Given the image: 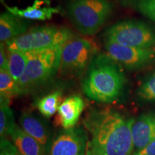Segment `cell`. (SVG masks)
Returning <instances> with one entry per match:
<instances>
[{
    "label": "cell",
    "instance_id": "cell-1",
    "mask_svg": "<svg viewBox=\"0 0 155 155\" xmlns=\"http://www.w3.org/2000/svg\"><path fill=\"white\" fill-rule=\"evenodd\" d=\"M134 121L111 108H95L88 112L83 120L90 134L86 155H133Z\"/></svg>",
    "mask_w": 155,
    "mask_h": 155
},
{
    "label": "cell",
    "instance_id": "cell-2",
    "mask_svg": "<svg viewBox=\"0 0 155 155\" xmlns=\"http://www.w3.org/2000/svg\"><path fill=\"white\" fill-rule=\"evenodd\" d=\"M127 78L121 65L106 53H98L86 70L81 88L88 98L112 104L123 96Z\"/></svg>",
    "mask_w": 155,
    "mask_h": 155
},
{
    "label": "cell",
    "instance_id": "cell-3",
    "mask_svg": "<svg viewBox=\"0 0 155 155\" xmlns=\"http://www.w3.org/2000/svg\"><path fill=\"white\" fill-rule=\"evenodd\" d=\"M63 46L28 52V65L18 83L19 95L31 93L49 82L59 71Z\"/></svg>",
    "mask_w": 155,
    "mask_h": 155
},
{
    "label": "cell",
    "instance_id": "cell-4",
    "mask_svg": "<svg viewBox=\"0 0 155 155\" xmlns=\"http://www.w3.org/2000/svg\"><path fill=\"white\" fill-rule=\"evenodd\" d=\"M67 12L71 22L81 34H96L113 12L108 0H71Z\"/></svg>",
    "mask_w": 155,
    "mask_h": 155
},
{
    "label": "cell",
    "instance_id": "cell-5",
    "mask_svg": "<svg viewBox=\"0 0 155 155\" xmlns=\"http://www.w3.org/2000/svg\"><path fill=\"white\" fill-rule=\"evenodd\" d=\"M72 38L73 33L68 28L45 25L31 28L5 45L8 51L28 53L63 46Z\"/></svg>",
    "mask_w": 155,
    "mask_h": 155
},
{
    "label": "cell",
    "instance_id": "cell-6",
    "mask_svg": "<svg viewBox=\"0 0 155 155\" xmlns=\"http://www.w3.org/2000/svg\"><path fill=\"white\" fill-rule=\"evenodd\" d=\"M104 40L127 47L150 49L155 43V30L141 20L126 19L108 28L104 33Z\"/></svg>",
    "mask_w": 155,
    "mask_h": 155
},
{
    "label": "cell",
    "instance_id": "cell-7",
    "mask_svg": "<svg viewBox=\"0 0 155 155\" xmlns=\"http://www.w3.org/2000/svg\"><path fill=\"white\" fill-rule=\"evenodd\" d=\"M98 53V48L93 40L73 38L62 48L58 72L65 76H78Z\"/></svg>",
    "mask_w": 155,
    "mask_h": 155
},
{
    "label": "cell",
    "instance_id": "cell-8",
    "mask_svg": "<svg viewBox=\"0 0 155 155\" xmlns=\"http://www.w3.org/2000/svg\"><path fill=\"white\" fill-rule=\"evenodd\" d=\"M104 46L106 54L111 59L129 71L144 68L155 60V51L152 48L140 49L106 41Z\"/></svg>",
    "mask_w": 155,
    "mask_h": 155
},
{
    "label": "cell",
    "instance_id": "cell-9",
    "mask_svg": "<svg viewBox=\"0 0 155 155\" xmlns=\"http://www.w3.org/2000/svg\"><path fill=\"white\" fill-rule=\"evenodd\" d=\"M88 137L82 128L64 129L56 136L48 155H86Z\"/></svg>",
    "mask_w": 155,
    "mask_h": 155
},
{
    "label": "cell",
    "instance_id": "cell-10",
    "mask_svg": "<svg viewBox=\"0 0 155 155\" xmlns=\"http://www.w3.org/2000/svg\"><path fill=\"white\" fill-rule=\"evenodd\" d=\"M20 127L44 149L45 152L50 150L53 142L51 132L45 121L30 111H24L19 119Z\"/></svg>",
    "mask_w": 155,
    "mask_h": 155
},
{
    "label": "cell",
    "instance_id": "cell-11",
    "mask_svg": "<svg viewBox=\"0 0 155 155\" xmlns=\"http://www.w3.org/2000/svg\"><path fill=\"white\" fill-rule=\"evenodd\" d=\"M131 133L134 153L150 144L155 138V111L141 114L134 119Z\"/></svg>",
    "mask_w": 155,
    "mask_h": 155
},
{
    "label": "cell",
    "instance_id": "cell-12",
    "mask_svg": "<svg viewBox=\"0 0 155 155\" xmlns=\"http://www.w3.org/2000/svg\"><path fill=\"white\" fill-rule=\"evenodd\" d=\"M2 2L7 9V11L22 19L30 20L45 21L50 19L53 15L58 14L60 12L59 7H53L50 6V0H35L33 5L24 9L17 7H10L7 5L2 0Z\"/></svg>",
    "mask_w": 155,
    "mask_h": 155
},
{
    "label": "cell",
    "instance_id": "cell-13",
    "mask_svg": "<svg viewBox=\"0 0 155 155\" xmlns=\"http://www.w3.org/2000/svg\"><path fill=\"white\" fill-rule=\"evenodd\" d=\"M85 108V102L78 95H72L61 103L58 110V121L64 129L75 127Z\"/></svg>",
    "mask_w": 155,
    "mask_h": 155
},
{
    "label": "cell",
    "instance_id": "cell-14",
    "mask_svg": "<svg viewBox=\"0 0 155 155\" xmlns=\"http://www.w3.org/2000/svg\"><path fill=\"white\" fill-rule=\"evenodd\" d=\"M28 24L21 17L5 12L0 15V41L6 43L28 31Z\"/></svg>",
    "mask_w": 155,
    "mask_h": 155
},
{
    "label": "cell",
    "instance_id": "cell-15",
    "mask_svg": "<svg viewBox=\"0 0 155 155\" xmlns=\"http://www.w3.org/2000/svg\"><path fill=\"white\" fill-rule=\"evenodd\" d=\"M13 144L22 155H44L42 147L34 138L15 124L9 134Z\"/></svg>",
    "mask_w": 155,
    "mask_h": 155
},
{
    "label": "cell",
    "instance_id": "cell-16",
    "mask_svg": "<svg viewBox=\"0 0 155 155\" xmlns=\"http://www.w3.org/2000/svg\"><path fill=\"white\" fill-rule=\"evenodd\" d=\"M8 72L17 84L22 78L27 65L28 54L22 51H8Z\"/></svg>",
    "mask_w": 155,
    "mask_h": 155
},
{
    "label": "cell",
    "instance_id": "cell-17",
    "mask_svg": "<svg viewBox=\"0 0 155 155\" xmlns=\"http://www.w3.org/2000/svg\"><path fill=\"white\" fill-rule=\"evenodd\" d=\"M61 91H56L40 98L37 103L40 113L46 118H50L58 111L62 99Z\"/></svg>",
    "mask_w": 155,
    "mask_h": 155
},
{
    "label": "cell",
    "instance_id": "cell-18",
    "mask_svg": "<svg viewBox=\"0 0 155 155\" xmlns=\"http://www.w3.org/2000/svg\"><path fill=\"white\" fill-rule=\"evenodd\" d=\"M10 100L0 98V137H9V133L15 125L14 114L11 109Z\"/></svg>",
    "mask_w": 155,
    "mask_h": 155
},
{
    "label": "cell",
    "instance_id": "cell-19",
    "mask_svg": "<svg viewBox=\"0 0 155 155\" xmlns=\"http://www.w3.org/2000/svg\"><path fill=\"white\" fill-rule=\"evenodd\" d=\"M18 85L13 80L8 71L0 70V98L12 99L15 96H19Z\"/></svg>",
    "mask_w": 155,
    "mask_h": 155
},
{
    "label": "cell",
    "instance_id": "cell-20",
    "mask_svg": "<svg viewBox=\"0 0 155 155\" xmlns=\"http://www.w3.org/2000/svg\"><path fill=\"white\" fill-rule=\"evenodd\" d=\"M137 96L142 101H155V71L145 78L137 89Z\"/></svg>",
    "mask_w": 155,
    "mask_h": 155
},
{
    "label": "cell",
    "instance_id": "cell-21",
    "mask_svg": "<svg viewBox=\"0 0 155 155\" xmlns=\"http://www.w3.org/2000/svg\"><path fill=\"white\" fill-rule=\"evenodd\" d=\"M131 4L139 12L155 22V0H132Z\"/></svg>",
    "mask_w": 155,
    "mask_h": 155
},
{
    "label": "cell",
    "instance_id": "cell-22",
    "mask_svg": "<svg viewBox=\"0 0 155 155\" xmlns=\"http://www.w3.org/2000/svg\"><path fill=\"white\" fill-rule=\"evenodd\" d=\"M0 155H22L7 137L1 138L0 141Z\"/></svg>",
    "mask_w": 155,
    "mask_h": 155
},
{
    "label": "cell",
    "instance_id": "cell-23",
    "mask_svg": "<svg viewBox=\"0 0 155 155\" xmlns=\"http://www.w3.org/2000/svg\"><path fill=\"white\" fill-rule=\"evenodd\" d=\"M8 53H6L5 45L1 43L0 46V70H8Z\"/></svg>",
    "mask_w": 155,
    "mask_h": 155
},
{
    "label": "cell",
    "instance_id": "cell-24",
    "mask_svg": "<svg viewBox=\"0 0 155 155\" xmlns=\"http://www.w3.org/2000/svg\"><path fill=\"white\" fill-rule=\"evenodd\" d=\"M133 155H155V138L147 146Z\"/></svg>",
    "mask_w": 155,
    "mask_h": 155
},
{
    "label": "cell",
    "instance_id": "cell-25",
    "mask_svg": "<svg viewBox=\"0 0 155 155\" xmlns=\"http://www.w3.org/2000/svg\"><path fill=\"white\" fill-rule=\"evenodd\" d=\"M152 49H153V50H154V51H155V43H154V46H153Z\"/></svg>",
    "mask_w": 155,
    "mask_h": 155
}]
</instances>
